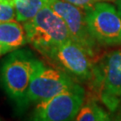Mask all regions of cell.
I'll use <instances>...</instances> for the list:
<instances>
[{
	"instance_id": "1",
	"label": "cell",
	"mask_w": 121,
	"mask_h": 121,
	"mask_svg": "<svg viewBox=\"0 0 121 121\" xmlns=\"http://www.w3.org/2000/svg\"><path fill=\"white\" fill-rule=\"evenodd\" d=\"M36 59L30 51L19 48L9 53L0 68V82L4 91L20 108L27 107L26 95Z\"/></svg>"
},
{
	"instance_id": "2",
	"label": "cell",
	"mask_w": 121,
	"mask_h": 121,
	"mask_svg": "<svg viewBox=\"0 0 121 121\" xmlns=\"http://www.w3.org/2000/svg\"><path fill=\"white\" fill-rule=\"evenodd\" d=\"M22 24L28 43L31 44L42 55L57 45L71 39L65 22L48 4Z\"/></svg>"
},
{
	"instance_id": "3",
	"label": "cell",
	"mask_w": 121,
	"mask_h": 121,
	"mask_svg": "<svg viewBox=\"0 0 121 121\" xmlns=\"http://www.w3.org/2000/svg\"><path fill=\"white\" fill-rule=\"evenodd\" d=\"M91 82L99 100L113 113L121 99V49L108 52L95 64Z\"/></svg>"
},
{
	"instance_id": "4",
	"label": "cell",
	"mask_w": 121,
	"mask_h": 121,
	"mask_svg": "<svg viewBox=\"0 0 121 121\" xmlns=\"http://www.w3.org/2000/svg\"><path fill=\"white\" fill-rule=\"evenodd\" d=\"M84 101L85 91L79 83L75 82L65 91L36 103L31 119L38 121L74 120Z\"/></svg>"
},
{
	"instance_id": "5",
	"label": "cell",
	"mask_w": 121,
	"mask_h": 121,
	"mask_svg": "<svg viewBox=\"0 0 121 121\" xmlns=\"http://www.w3.org/2000/svg\"><path fill=\"white\" fill-rule=\"evenodd\" d=\"M85 13L89 31L98 45H121V14L115 4L100 1Z\"/></svg>"
},
{
	"instance_id": "6",
	"label": "cell",
	"mask_w": 121,
	"mask_h": 121,
	"mask_svg": "<svg viewBox=\"0 0 121 121\" xmlns=\"http://www.w3.org/2000/svg\"><path fill=\"white\" fill-rule=\"evenodd\" d=\"M55 65L79 81L91 82L94 65L93 57L72 39L56 46L43 55Z\"/></svg>"
},
{
	"instance_id": "7",
	"label": "cell",
	"mask_w": 121,
	"mask_h": 121,
	"mask_svg": "<svg viewBox=\"0 0 121 121\" xmlns=\"http://www.w3.org/2000/svg\"><path fill=\"white\" fill-rule=\"evenodd\" d=\"M71 75L58 67L44 65L36 59L34 70L26 95V105L38 103L65 91L75 83Z\"/></svg>"
},
{
	"instance_id": "8",
	"label": "cell",
	"mask_w": 121,
	"mask_h": 121,
	"mask_svg": "<svg viewBox=\"0 0 121 121\" xmlns=\"http://www.w3.org/2000/svg\"><path fill=\"white\" fill-rule=\"evenodd\" d=\"M47 4L65 22L71 39L88 51L92 57H95L98 43L89 31L85 10L64 0H47Z\"/></svg>"
},
{
	"instance_id": "9",
	"label": "cell",
	"mask_w": 121,
	"mask_h": 121,
	"mask_svg": "<svg viewBox=\"0 0 121 121\" xmlns=\"http://www.w3.org/2000/svg\"><path fill=\"white\" fill-rule=\"evenodd\" d=\"M27 43L22 22L17 20L0 22V56L19 49Z\"/></svg>"
},
{
	"instance_id": "10",
	"label": "cell",
	"mask_w": 121,
	"mask_h": 121,
	"mask_svg": "<svg viewBox=\"0 0 121 121\" xmlns=\"http://www.w3.org/2000/svg\"><path fill=\"white\" fill-rule=\"evenodd\" d=\"M16 20L24 22L30 20L47 4V0H13Z\"/></svg>"
},
{
	"instance_id": "11",
	"label": "cell",
	"mask_w": 121,
	"mask_h": 121,
	"mask_svg": "<svg viewBox=\"0 0 121 121\" xmlns=\"http://www.w3.org/2000/svg\"><path fill=\"white\" fill-rule=\"evenodd\" d=\"M110 119L108 113L93 100L84 101L74 118L77 121H106Z\"/></svg>"
},
{
	"instance_id": "12",
	"label": "cell",
	"mask_w": 121,
	"mask_h": 121,
	"mask_svg": "<svg viewBox=\"0 0 121 121\" xmlns=\"http://www.w3.org/2000/svg\"><path fill=\"white\" fill-rule=\"evenodd\" d=\"M16 20L13 0H0V22Z\"/></svg>"
},
{
	"instance_id": "13",
	"label": "cell",
	"mask_w": 121,
	"mask_h": 121,
	"mask_svg": "<svg viewBox=\"0 0 121 121\" xmlns=\"http://www.w3.org/2000/svg\"><path fill=\"white\" fill-rule=\"evenodd\" d=\"M64 1L68 2L70 4H74V5H76V6H79V7H81V8L86 10V9L91 7V6H92L93 4H95L96 3L100 2L101 0H64Z\"/></svg>"
},
{
	"instance_id": "14",
	"label": "cell",
	"mask_w": 121,
	"mask_h": 121,
	"mask_svg": "<svg viewBox=\"0 0 121 121\" xmlns=\"http://www.w3.org/2000/svg\"><path fill=\"white\" fill-rule=\"evenodd\" d=\"M113 115H114V117L116 120H121V99L117 105L116 110L113 112Z\"/></svg>"
},
{
	"instance_id": "15",
	"label": "cell",
	"mask_w": 121,
	"mask_h": 121,
	"mask_svg": "<svg viewBox=\"0 0 121 121\" xmlns=\"http://www.w3.org/2000/svg\"><path fill=\"white\" fill-rule=\"evenodd\" d=\"M114 3H115V5L117 6L118 12H119L120 14H121V0H116Z\"/></svg>"
},
{
	"instance_id": "16",
	"label": "cell",
	"mask_w": 121,
	"mask_h": 121,
	"mask_svg": "<svg viewBox=\"0 0 121 121\" xmlns=\"http://www.w3.org/2000/svg\"><path fill=\"white\" fill-rule=\"evenodd\" d=\"M101 1H108V2H115L116 0H101Z\"/></svg>"
}]
</instances>
